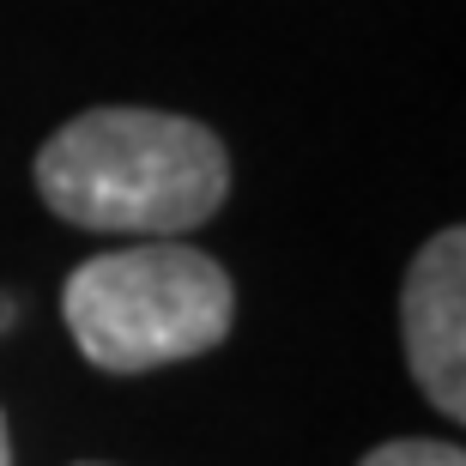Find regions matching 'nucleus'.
I'll use <instances>...</instances> for the list:
<instances>
[{"mask_svg": "<svg viewBox=\"0 0 466 466\" xmlns=\"http://www.w3.org/2000/svg\"><path fill=\"white\" fill-rule=\"evenodd\" d=\"M400 321L418 388L449 418H466V230H442L418 248Z\"/></svg>", "mask_w": 466, "mask_h": 466, "instance_id": "3", "label": "nucleus"}, {"mask_svg": "<svg viewBox=\"0 0 466 466\" xmlns=\"http://www.w3.org/2000/svg\"><path fill=\"white\" fill-rule=\"evenodd\" d=\"M363 466H466V454L454 449V442H418V436H406V442L370 449Z\"/></svg>", "mask_w": 466, "mask_h": 466, "instance_id": "4", "label": "nucleus"}, {"mask_svg": "<svg viewBox=\"0 0 466 466\" xmlns=\"http://www.w3.org/2000/svg\"><path fill=\"white\" fill-rule=\"evenodd\" d=\"M36 194L79 230L182 237L225 207L230 157L188 116L86 109L36 152Z\"/></svg>", "mask_w": 466, "mask_h": 466, "instance_id": "1", "label": "nucleus"}, {"mask_svg": "<svg viewBox=\"0 0 466 466\" xmlns=\"http://www.w3.org/2000/svg\"><path fill=\"white\" fill-rule=\"evenodd\" d=\"M67 328L97 370L134 376L212 351L230 333L237 291L225 267L170 237L86 260L67 279Z\"/></svg>", "mask_w": 466, "mask_h": 466, "instance_id": "2", "label": "nucleus"}, {"mask_svg": "<svg viewBox=\"0 0 466 466\" xmlns=\"http://www.w3.org/2000/svg\"><path fill=\"white\" fill-rule=\"evenodd\" d=\"M0 466H13V449H6V418H0Z\"/></svg>", "mask_w": 466, "mask_h": 466, "instance_id": "5", "label": "nucleus"}]
</instances>
